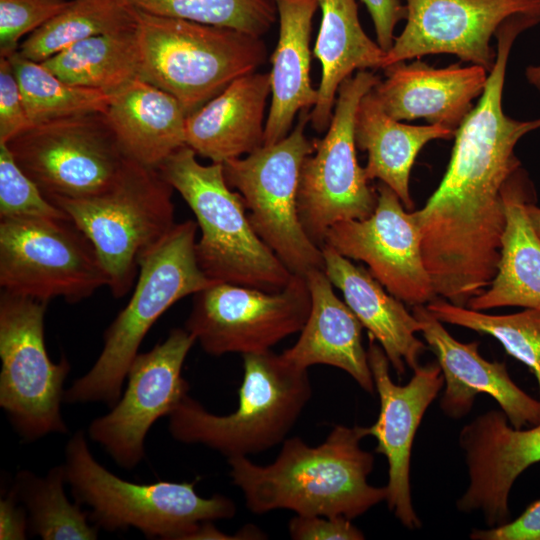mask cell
Returning a JSON list of instances; mask_svg holds the SVG:
<instances>
[{"label":"cell","mask_w":540,"mask_h":540,"mask_svg":"<svg viewBox=\"0 0 540 540\" xmlns=\"http://www.w3.org/2000/svg\"><path fill=\"white\" fill-rule=\"evenodd\" d=\"M529 29L522 17L507 19L495 37L496 59L483 93L454 135L441 183L415 211L425 267L436 295L466 307L494 279L506 225L502 190L520 168L514 149L540 118L516 120L503 111L502 96L511 48Z\"/></svg>","instance_id":"cell-1"},{"label":"cell","mask_w":540,"mask_h":540,"mask_svg":"<svg viewBox=\"0 0 540 540\" xmlns=\"http://www.w3.org/2000/svg\"><path fill=\"white\" fill-rule=\"evenodd\" d=\"M367 428L336 425L318 446L299 437L285 439L277 458L265 466L247 456L230 457V477L254 514L288 509L352 520L388 496L387 486L368 483L374 456L360 445Z\"/></svg>","instance_id":"cell-2"},{"label":"cell","mask_w":540,"mask_h":540,"mask_svg":"<svg viewBox=\"0 0 540 540\" xmlns=\"http://www.w3.org/2000/svg\"><path fill=\"white\" fill-rule=\"evenodd\" d=\"M197 228L193 220L175 223L143 254L129 302L104 332V345L94 365L64 391V402H102L113 407L121 397L129 367L153 324L180 299L217 283L197 263Z\"/></svg>","instance_id":"cell-3"},{"label":"cell","mask_w":540,"mask_h":540,"mask_svg":"<svg viewBox=\"0 0 540 540\" xmlns=\"http://www.w3.org/2000/svg\"><path fill=\"white\" fill-rule=\"evenodd\" d=\"M184 145L159 167L196 217L201 236L195 244L197 263L214 282L283 289L292 273L254 231L240 193L232 191L223 164H200Z\"/></svg>","instance_id":"cell-4"},{"label":"cell","mask_w":540,"mask_h":540,"mask_svg":"<svg viewBox=\"0 0 540 540\" xmlns=\"http://www.w3.org/2000/svg\"><path fill=\"white\" fill-rule=\"evenodd\" d=\"M242 357L237 409L216 415L188 394L169 415V432L175 440L203 444L227 458L283 443L311 399L308 369L271 350Z\"/></svg>","instance_id":"cell-5"},{"label":"cell","mask_w":540,"mask_h":540,"mask_svg":"<svg viewBox=\"0 0 540 540\" xmlns=\"http://www.w3.org/2000/svg\"><path fill=\"white\" fill-rule=\"evenodd\" d=\"M139 78L172 95L186 116L267 57L261 37L135 10Z\"/></svg>","instance_id":"cell-6"},{"label":"cell","mask_w":540,"mask_h":540,"mask_svg":"<svg viewBox=\"0 0 540 540\" xmlns=\"http://www.w3.org/2000/svg\"><path fill=\"white\" fill-rule=\"evenodd\" d=\"M64 466L75 501L107 531L135 528L150 538L191 540L204 523L236 514L229 497L198 495L197 480L138 484L119 478L96 461L82 431L68 441Z\"/></svg>","instance_id":"cell-7"},{"label":"cell","mask_w":540,"mask_h":540,"mask_svg":"<svg viewBox=\"0 0 540 540\" xmlns=\"http://www.w3.org/2000/svg\"><path fill=\"white\" fill-rule=\"evenodd\" d=\"M173 187L157 168L128 158L116 183L82 199H51L92 242L112 294L135 285L139 260L175 225Z\"/></svg>","instance_id":"cell-8"},{"label":"cell","mask_w":540,"mask_h":540,"mask_svg":"<svg viewBox=\"0 0 540 540\" xmlns=\"http://www.w3.org/2000/svg\"><path fill=\"white\" fill-rule=\"evenodd\" d=\"M308 121L304 110L279 142L223 163L225 179L242 196L256 234L292 274L302 276L323 269L322 250L305 233L297 209L301 165L315 150V141L305 135Z\"/></svg>","instance_id":"cell-9"},{"label":"cell","mask_w":540,"mask_h":540,"mask_svg":"<svg viewBox=\"0 0 540 540\" xmlns=\"http://www.w3.org/2000/svg\"><path fill=\"white\" fill-rule=\"evenodd\" d=\"M380 79L358 71L339 87L325 136L300 169L297 209L309 239L322 247L328 229L341 221L369 217L377 205V190L369 186L364 167L357 161L355 117L362 97Z\"/></svg>","instance_id":"cell-10"},{"label":"cell","mask_w":540,"mask_h":540,"mask_svg":"<svg viewBox=\"0 0 540 540\" xmlns=\"http://www.w3.org/2000/svg\"><path fill=\"white\" fill-rule=\"evenodd\" d=\"M108 284L92 242L70 218L0 219L3 291L77 303Z\"/></svg>","instance_id":"cell-11"},{"label":"cell","mask_w":540,"mask_h":540,"mask_svg":"<svg viewBox=\"0 0 540 540\" xmlns=\"http://www.w3.org/2000/svg\"><path fill=\"white\" fill-rule=\"evenodd\" d=\"M46 306L47 302L1 291L0 406L26 441L67 432L61 402L70 364L66 358L54 363L48 356Z\"/></svg>","instance_id":"cell-12"},{"label":"cell","mask_w":540,"mask_h":540,"mask_svg":"<svg viewBox=\"0 0 540 540\" xmlns=\"http://www.w3.org/2000/svg\"><path fill=\"white\" fill-rule=\"evenodd\" d=\"M6 145L49 200L82 199L107 191L128 160L104 113L33 124Z\"/></svg>","instance_id":"cell-13"},{"label":"cell","mask_w":540,"mask_h":540,"mask_svg":"<svg viewBox=\"0 0 540 540\" xmlns=\"http://www.w3.org/2000/svg\"><path fill=\"white\" fill-rule=\"evenodd\" d=\"M310 309L302 275L277 292L219 282L194 294L185 329L213 356L262 353L300 332Z\"/></svg>","instance_id":"cell-14"},{"label":"cell","mask_w":540,"mask_h":540,"mask_svg":"<svg viewBox=\"0 0 540 540\" xmlns=\"http://www.w3.org/2000/svg\"><path fill=\"white\" fill-rule=\"evenodd\" d=\"M196 342L185 328H174L150 351L138 353L127 373V387L109 413L94 419L89 437L102 445L121 467L132 469L144 457L151 426L169 416L188 395L182 377L186 356Z\"/></svg>","instance_id":"cell-15"},{"label":"cell","mask_w":540,"mask_h":540,"mask_svg":"<svg viewBox=\"0 0 540 540\" xmlns=\"http://www.w3.org/2000/svg\"><path fill=\"white\" fill-rule=\"evenodd\" d=\"M376 190L374 212L362 220L332 225L324 244L350 260L366 263L373 277L402 302L411 306L429 303L437 295L423 261L415 213L406 212L386 184L379 183Z\"/></svg>","instance_id":"cell-16"},{"label":"cell","mask_w":540,"mask_h":540,"mask_svg":"<svg viewBox=\"0 0 540 540\" xmlns=\"http://www.w3.org/2000/svg\"><path fill=\"white\" fill-rule=\"evenodd\" d=\"M406 24L382 68L429 54H452L492 69L491 39L510 17L540 13V0H404Z\"/></svg>","instance_id":"cell-17"},{"label":"cell","mask_w":540,"mask_h":540,"mask_svg":"<svg viewBox=\"0 0 540 540\" xmlns=\"http://www.w3.org/2000/svg\"><path fill=\"white\" fill-rule=\"evenodd\" d=\"M368 361L375 390L380 399L376 422L367 428L376 438L375 452L388 462V508L408 529L421 527L411 500L410 458L416 431L433 400L444 385L438 362L418 366L406 385L395 384L389 373V360L376 341L369 337Z\"/></svg>","instance_id":"cell-18"},{"label":"cell","mask_w":540,"mask_h":540,"mask_svg":"<svg viewBox=\"0 0 540 540\" xmlns=\"http://www.w3.org/2000/svg\"><path fill=\"white\" fill-rule=\"evenodd\" d=\"M507 420L503 411L490 410L459 434L469 485L456 505L464 513L480 511L489 527L510 521L508 498L515 480L540 462V423L522 430L509 426Z\"/></svg>","instance_id":"cell-19"},{"label":"cell","mask_w":540,"mask_h":540,"mask_svg":"<svg viewBox=\"0 0 540 540\" xmlns=\"http://www.w3.org/2000/svg\"><path fill=\"white\" fill-rule=\"evenodd\" d=\"M412 313L444 376L440 407L445 415L453 419L466 416L476 396L484 393L499 404L512 427L540 423V401L514 383L504 362L483 358L477 341L456 340L424 305L413 306Z\"/></svg>","instance_id":"cell-20"},{"label":"cell","mask_w":540,"mask_h":540,"mask_svg":"<svg viewBox=\"0 0 540 540\" xmlns=\"http://www.w3.org/2000/svg\"><path fill=\"white\" fill-rule=\"evenodd\" d=\"M372 89L383 109L399 121L423 119L456 131L484 91L489 72L482 66L435 68L416 59L385 67Z\"/></svg>","instance_id":"cell-21"},{"label":"cell","mask_w":540,"mask_h":540,"mask_svg":"<svg viewBox=\"0 0 540 540\" xmlns=\"http://www.w3.org/2000/svg\"><path fill=\"white\" fill-rule=\"evenodd\" d=\"M269 73L232 81L201 108L186 116V145L213 163L248 155L264 145Z\"/></svg>","instance_id":"cell-22"},{"label":"cell","mask_w":540,"mask_h":540,"mask_svg":"<svg viewBox=\"0 0 540 540\" xmlns=\"http://www.w3.org/2000/svg\"><path fill=\"white\" fill-rule=\"evenodd\" d=\"M323 270L333 286L343 294L369 337L379 343L395 372L402 376L405 365L419 366V357L427 349L416 337L420 322L401 300L388 294L383 285L362 266L339 254L331 246L321 247Z\"/></svg>","instance_id":"cell-23"},{"label":"cell","mask_w":540,"mask_h":540,"mask_svg":"<svg viewBox=\"0 0 540 540\" xmlns=\"http://www.w3.org/2000/svg\"><path fill=\"white\" fill-rule=\"evenodd\" d=\"M311 309L296 343L281 354L299 367L325 364L344 370L366 392L375 384L367 350L362 344V324L333 291L323 269L306 275Z\"/></svg>","instance_id":"cell-24"},{"label":"cell","mask_w":540,"mask_h":540,"mask_svg":"<svg viewBox=\"0 0 540 540\" xmlns=\"http://www.w3.org/2000/svg\"><path fill=\"white\" fill-rule=\"evenodd\" d=\"M273 1L279 18V37L270 58L271 103L264 145L285 138L295 116L313 108L318 96L310 78V34L318 0Z\"/></svg>","instance_id":"cell-25"},{"label":"cell","mask_w":540,"mask_h":540,"mask_svg":"<svg viewBox=\"0 0 540 540\" xmlns=\"http://www.w3.org/2000/svg\"><path fill=\"white\" fill-rule=\"evenodd\" d=\"M127 158L157 168L186 145V114L169 93L136 78L111 94L104 113Z\"/></svg>","instance_id":"cell-26"},{"label":"cell","mask_w":540,"mask_h":540,"mask_svg":"<svg viewBox=\"0 0 540 540\" xmlns=\"http://www.w3.org/2000/svg\"><path fill=\"white\" fill-rule=\"evenodd\" d=\"M506 225L497 273L487 291L472 297L467 306L482 311L519 306L540 310V239L527 214L528 189L519 168L502 190Z\"/></svg>","instance_id":"cell-27"},{"label":"cell","mask_w":540,"mask_h":540,"mask_svg":"<svg viewBox=\"0 0 540 540\" xmlns=\"http://www.w3.org/2000/svg\"><path fill=\"white\" fill-rule=\"evenodd\" d=\"M318 4L321 23L313 54L322 72L309 122L321 133L329 127L340 85L355 71L382 68L386 52L365 33L356 0H318Z\"/></svg>","instance_id":"cell-28"},{"label":"cell","mask_w":540,"mask_h":540,"mask_svg":"<svg viewBox=\"0 0 540 540\" xmlns=\"http://www.w3.org/2000/svg\"><path fill=\"white\" fill-rule=\"evenodd\" d=\"M454 135L455 130L445 126L409 125L392 118L373 90L362 97L356 112L355 143L367 152V179H378L389 186L408 210L413 207L410 173L418 153L428 142L452 139Z\"/></svg>","instance_id":"cell-29"},{"label":"cell","mask_w":540,"mask_h":540,"mask_svg":"<svg viewBox=\"0 0 540 540\" xmlns=\"http://www.w3.org/2000/svg\"><path fill=\"white\" fill-rule=\"evenodd\" d=\"M135 28L90 37L41 64L67 83L113 94L139 78Z\"/></svg>","instance_id":"cell-30"},{"label":"cell","mask_w":540,"mask_h":540,"mask_svg":"<svg viewBox=\"0 0 540 540\" xmlns=\"http://www.w3.org/2000/svg\"><path fill=\"white\" fill-rule=\"evenodd\" d=\"M135 25V10L121 0H71L64 10L28 35L18 52L41 63L85 39Z\"/></svg>","instance_id":"cell-31"},{"label":"cell","mask_w":540,"mask_h":540,"mask_svg":"<svg viewBox=\"0 0 540 540\" xmlns=\"http://www.w3.org/2000/svg\"><path fill=\"white\" fill-rule=\"evenodd\" d=\"M66 482L64 464L53 467L45 477L18 472L11 488L27 511L29 530L44 540L97 539V527L88 524L89 513L65 495Z\"/></svg>","instance_id":"cell-32"},{"label":"cell","mask_w":540,"mask_h":540,"mask_svg":"<svg viewBox=\"0 0 540 540\" xmlns=\"http://www.w3.org/2000/svg\"><path fill=\"white\" fill-rule=\"evenodd\" d=\"M13 67L30 122L105 113L111 94L67 83L41 63L24 58L18 51L7 57Z\"/></svg>","instance_id":"cell-33"},{"label":"cell","mask_w":540,"mask_h":540,"mask_svg":"<svg viewBox=\"0 0 540 540\" xmlns=\"http://www.w3.org/2000/svg\"><path fill=\"white\" fill-rule=\"evenodd\" d=\"M427 309L442 323L465 327L498 340L505 351L534 374L540 392V310L526 308L508 315H490L433 299Z\"/></svg>","instance_id":"cell-34"},{"label":"cell","mask_w":540,"mask_h":540,"mask_svg":"<svg viewBox=\"0 0 540 540\" xmlns=\"http://www.w3.org/2000/svg\"><path fill=\"white\" fill-rule=\"evenodd\" d=\"M147 14L235 29L261 37L273 25L271 0H121Z\"/></svg>","instance_id":"cell-35"},{"label":"cell","mask_w":540,"mask_h":540,"mask_svg":"<svg viewBox=\"0 0 540 540\" xmlns=\"http://www.w3.org/2000/svg\"><path fill=\"white\" fill-rule=\"evenodd\" d=\"M70 218L45 197L0 142V219Z\"/></svg>","instance_id":"cell-36"},{"label":"cell","mask_w":540,"mask_h":540,"mask_svg":"<svg viewBox=\"0 0 540 540\" xmlns=\"http://www.w3.org/2000/svg\"><path fill=\"white\" fill-rule=\"evenodd\" d=\"M71 0H0V56L18 51L20 40L64 10Z\"/></svg>","instance_id":"cell-37"},{"label":"cell","mask_w":540,"mask_h":540,"mask_svg":"<svg viewBox=\"0 0 540 540\" xmlns=\"http://www.w3.org/2000/svg\"><path fill=\"white\" fill-rule=\"evenodd\" d=\"M32 126L10 60L0 56V142Z\"/></svg>","instance_id":"cell-38"},{"label":"cell","mask_w":540,"mask_h":540,"mask_svg":"<svg viewBox=\"0 0 540 540\" xmlns=\"http://www.w3.org/2000/svg\"><path fill=\"white\" fill-rule=\"evenodd\" d=\"M294 540H361L364 534L344 516L297 515L289 522Z\"/></svg>","instance_id":"cell-39"},{"label":"cell","mask_w":540,"mask_h":540,"mask_svg":"<svg viewBox=\"0 0 540 540\" xmlns=\"http://www.w3.org/2000/svg\"><path fill=\"white\" fill-rule=\"evenodd\" d=\"M474 540H540V500L533 502L514 521L489 529L474 530Z\"/></svg>","instance_id":"cell-40"},{"label":"cell","mask_w":540,"mask_h":540,"mask_svg":"<svg viewBox=\"0 0 540 540\" xmlns=\"http://www.w3.org/2000/svg\"><path fill=\"white\" fill-rule=\"evenodd\" d=\"M374 25L377 43L387 52L395 40L394 30L399 21L406 19L407 10L400 0H361Z\"/></svg>","instance_id":"cell-41"},{"label":"cell","mask_w":540,"mask_h":540,"mask_svg":"<svg viewBox=\"0 0 540 540\" xmlns=\"http://www.w3.org/2000/svg\"><path fill=\"white\" fill-rule=\"evenodd\" d=\"M28 529L27 511L11 488L0 501V539H26Z\"/></svg>","instance_id":"cell-42"},{"label":"cell","mask_w":540,"mask_h":540,"mask_svg":"<svg viewBox=\"0 0 540 540\" xmlns=\"http://www.w3.org/2000/svg\"><path fill=\"white\" fill-rule=\"evenodd\" d=\"M525 77L528 83L540 93V64L527 66Z\"/></svg>","instance_id":"cell-43"},{"label":"cell","mask_w":540,"mask_h":540,"mask_svg":"<svg viewBox=\"0 0 540 540\" xmlns=\"http://www.w3.org/2000/svg\"><path fill=\"white\" fill-rule=\"evenodd\" d=\"M526 210L532 227L540 239V208L528 202L526 205Z\"/></svg>","instance_id":"cell-44"}]
</instances>
